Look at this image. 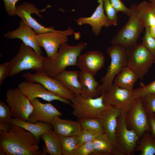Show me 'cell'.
<instances>
[{"label": "cell", "instance_id": "cell-20", "mask_svg": "<svg viewBox=\"0 0 155 155\" xmlns=\"http://www.w3.org/2000/svg\"><path fill=\"white\" fill-rule=\"evenodd\" d=\"M121 113L119 108L108 106L102 111L98 118L104 129L105 133L118 150L115 134L118 118Z\"/></svg>", "mask_w": 155, "mask_h": 155}, {"label": "cell", "instance_id": "cell-32", "mask_svg": "<svg viewBox=\"0 0 155 155\" xmlns=\"http://www.w3.org/2000/svg\"><path fill=\"white\" fill-rule=\"evenodd\" d=\"M132 93L135 99L142 98L149 94H155V80L146 85H144L141 82L140 86L133 89Z\"/></svg>", "mask_w": 155, "mask_h": 155}, {"label": "cell", "instance_id": "cell-3", "mask_svg": "<svg viewBox=\"0 0 155 155\" xmlns=\"http://www.w3.org/2000/svg\"><path fill=\"white\" fill-rule=\"evenodd\" d=\"M44 57L22 42L18 53L9 61V76H13L26 70L42 71Z\"/></svg>", "mask_w": 155, "mask_h": 155}, {"label": "cell", "instance_id": "cell-39", "mask_svg": "<svg viewBox=\"0 0 155 155\" xmlns=\"http://www.w3.org/2000/svg\"><path fill=\"white\" fill-rule=\"evenodd\" d=\"M110 2L117 12L121 11L130 17L134 12L132 5L130 8L126 7L121 0H110Z\"/></svg>", "mask_w": 155, "mask_h": 155}, {"label": "cell", "instance_id": "cell-41", "mask_svg": "<svg viewBox=\"0 0 155 155\" xmlns=\"http://www.w3.org/2000/svg\"><path fill=\"white\" fill-rule=\"evenodd\" d=\"M10 63L6 62L0 65V85H1L4 80L9 76Z\"/></svg>", "mask_w": 155, "mask_h": 155}, {"label": "cell", "instance_id": "cell-40", "mask_svg": "<svg viewBox=\"0 0 155 155\" xmlns=\"http://www.w3.org/2000/svg\"><path fill=\"white\" fill-rule=\"evenodd\" d=\"M20 0H3L5 11L9 16H13L16 15V3Z\"/></svg>", "mask_w": 155, "mask_h": 155}, {"label": "cell", "instance_id": "cell-17", "mask_svg": "<svg viewBox=\"0 0 155 155\" xmlns=\"http://www.w3.org/2000/svg\"><path fill=\"white\" fill-rule=\"evenodd\" d=\"M37 34L32 29L22 21L16 30L8 32L4 34L6 38L20 39L25 44L32 48L39 55H41V48L38 43Z\"/></svg>", "mask_w": 155, "mask_h": 155}, {"label": "cell", "instance_id": "cell-26", "mask_svg": "<svg viewBox=\"0 0 155 155\" xmlns=\"http://www.w3.org/2000/svg\"><path fill=\"white\" fill-rule=\"evenodd\" d=\"M11 124L18 126L29 131L39 141L41 134L53 128L51 124L41 121L31 123L14 118L12 119Z\"/></svg>", "mask_w": 155, "mask_h": 155}, {"label": "cell", "instance_id": "cell-15", "mask_svg": "<svg viewBox=\"0 0 155 155\" xmlns=\"http://www.w3.org/2000/svg\"><path fill=\"white\" fill-rule=\"evenodd\" d=\"M18 88L30 100L39 98L49 102L57 100L70 105L71 104L69 100L55 94L38 83L22 81L19 84Z\"/></svg>", "mask_w": 155, "mask_h": 155}, {"label": "cell", "instance_id": "cell-13", "mask_svg": "<svg viewBox=\"0 0 155 155\" xmlns=\"http://www.w3.org/2000/svg\"><path fill=\"white\" fill-rule=\"evenodd\" d=\"M102 95L105 104L118 108L125 113L131 108L135 99L132 90L122 89L113 84Z\"/></svg>", "mask_w": 155, "mask_h": 155}, {"label": "cell", "instance_id": "cell-25", "mask_svg": "<svg viewBox=\"0 0 155 155\" xmlns=\"http://www.w3.org/2000/svg\"><path fill=\"white\" fill-rule=\"evenodd\" d=\"M79 72L76 70H65L52 77L60 82L75 95L80 94L81 86L79 80Z\"/></svg>", "mask_w": 155, "mask_h": 155}, {"label": "cell", "instance_id": "cell-12", "mask_svg": "<svg viewBox=\"0 0 155 155\" xmlns=\"http://www.w3.org/2000/svg\"><path fill=\"white\" fill-rule=\"evenodd\" d=\"M125 119L128 129L133 131L140 137L145 131L150 132L147 115L141 98L135 99L131 108L126 113Z\"/></svg>", "mask_w": 155, "mask_h": 155}, {"label": "cell", "instance_id": "cell-24", "mask_svg": "<svg viewBox=\"0 0 155 155\" xmlns=\"http://www.w3.org/2000/svg\"><path fill=\"white\" fill-rule=\"evenodd\" d=\"M40 138L44 142L42 155H62L61 144L58 135L52 129L41 134Z\"/></svg>", "mask_w": 155, "mask_h": 155}, {"label": "cell", "instance_id": "cell-19", "mask_svg": "<svg viewBox=\"0 0 155 155\" xmlns=\"http://www.w3.org/2000/svg\"><path fill=\"white\" fill-rule=\"evenodd\" d=\"M97 2L99 5L90 17H80L76 20L77 23L80 25H90L92 32L96 36L99 34L103 26L108 27L112 25L104 13L103 0H98Z\"/></svg>", "mask_w": 155, "mask_h": 155}, {"label": "cell", "instance_id": "cell-14", "mask_svg": "<svg viewBox=\"0 0 155 155\" xmlns=\"http://www.w3.org/2000/svg\"><path fill=\"white\" fill-rule=\"evenodd\" d=\"M45 9L44 8L39 10L33 4L25 2L16 5V13L24 23L33 29L38 34L55 30L53 26L46 27L41 25L32 16V14L34 13L39 18H42L43 16L39 13L45 11Z\"/></svg>", "mask_w": 155, "mask_h": 155}, {"label": "cell", "instance_id": "cell-37", "mask_svg": "<svg viewBox=\"0 0 155 155\" xmlns=\"http://www.w3.org/2000/svg\"><path fill=\"white\" fill-rule=\"evenodd\" d=\"M100 133L92 130L82 129L80 133L77 135L79 145L84 143L92 141Z\"/></svg>", "mask_w": 155, "mask_h": 155}, {"label": "cell", "instance_id": "cell-30", "mask_svg": "<svg viewBox=\"0 0 155 155\" xmlns=\"http://www.w3.org/2000/svg\"><path fill=\"white\" fill-rule=\"evenodd\" d=\"M63 155H74L79 146L77 135L70 136L58 135Z\"/></svg>", "mask_w": 155, "mask_h": 155}, {"label": "cell", "instance_id": "cell-8", "mask_svg": "<svg viewBox=\"0 0 155 155\" xmlns=\"http://www.w3.org/2000/svg\"><path fill=\"white\" fill-rule=\"evenodd\" d=\"M125 114L121 112L118 117L115 131V141L117 149L122 155H131L136 150L140 137L133 131L127 127Z\"/></svg>", "mask_w": 155, "mask_h": 155}, {"label": "cell", "instance_id": "cell-5", "mask_svg": "<svg viewBox=\"0 0 155 155\" xmlns=\"http://www.w3.org/2000/svg\"><path fill=\"white\" fill-rule=\"evenodd\" d=\"M127 66L138 78L143 80L145 75L155 61L154 57L142 44L137 43L126 48Z\"/></svg>", "mask_w": 155, "mask_h": 155}, {"label": "cell", "instance_id": "cell-33", "mask_svg": "<svg viewBox=\"0 0 155 155\" xmlns=\"http://www.w3.org/2000/svg\"><path fill=\"white\" fill-rule=\"evenodd\" d=\"M12 115L10 107L2 100L0 101V124L11 125Z\"/></svg>", "mask_w": 155, "mask_h": 155}, {"label": "cell", "instance_id": "cell-16", "mask_svg": "<svg viewBox=\"0 0 155 155\" xmlns=\"http://www.w3.org/2000/svg\"><path fill=\"white\" fill-rule=\"evenodd\" d=\"M30 101L33 107V110L27 121L29 123H34L41 121L51 124L55 117L62 115V113L50 103H42L36 98Z\"/></svg>", "mask_w": 155, "mask_h": 155}, {"label": "cell", "instance_id": "cell-46", "mask_svg": "<svg viewBox=\"0 0 155 155\" xmlns=\"http://www.w3.org/2000/svg\"><path fill=\"white\" fill-rule=\"evenodd\" d=\"M154 64H155V62H154Z\"/></svg>", "mask_w": 155, "mask_h": 155}, {"label": "cell", "instance_id": "cell-21", "mask_svg": "<svg viewBox=\"0 0 155 155\" xmlns=\"http://www.w3.org/2000/svg\"><path fill=\"white\" fill-rule=\"evenodd\" d=\"M59 117H55L51 123L54 130L58 135L66 136L77 135L82 130L78 121L61 119Z\"/></svg>", "mask_w": 155, "mask_h": 155}, {"label": "cell", "instance_id": "cell-18", "mask_svg": "<svg viewBox=\"0 0 155 155\" xmlns=\"http://www.w3.org/2000/svg\"><path fill=\"white\" fill-rule=\"evenodd\" d=\"M105 60V57L101 52L90 51L80 55L77 60V65L81 71L94 75L103 67Z\"/></svg>", "mask_w": 155, "mask_h": 155}, {"label": "cell", "instance_id": "cell-31", "mask_svg": "<svg viewBox=\"0 0 155 155\" xmlns=\"http://www.w3.org/2000/svg\"><path fill=\"white\" fill-rule=\"evenodd\" d=\"M82 129H90L100 133H105L104 129L98 118H89L78 119Z\"/></svg>", "mask_w": 155, "mask_h": 155}, {"label": "cell", "instance_id": "cell-7", "mask_svg": "<svg viewBox=\"0 0 155 155\" xmlns=\"http://www.w3.org/2000/svg\"><path fill=\"white\" fill-rule=\"evenodd\" d=\"M71 101L73 114L79 119L99 118L102 111L108 106L104 103L102 95L95 98L75 95Z\"/></svg>", "mask_w": 155, "mask_h": 155}, {"label": "cell", "instance_id": "cell-45", "mask_svg": "<svg viewBox=\"0 0 155 155\" xmlns=\"http://www.w3.org/2000/svg\"><path fill=\"white\" fill-rule=\"evenodd\" d=\"M150 3H152L155 7V0H150Z\"/></svg>", "mask_w": 155, "mask_h": 155}, {"label": "cell", "instance_id": "cell-44", "mask_svg": "<svg viewBox=\"0 0 155 155\" xmlns=\"http://www.w3.org/2000/svg\"><path fill=\"white\" fill-rule=\"evenodd\" d=\"M149 28L150 34L155 38V25L149 27Z\"/></svg>", "mask_w": 155, "mask_h": 155}, {"label": "cell", "instance_id": "cell-28", "mask_svg": "<svg viewBox=\"0 0 155 155\" xmlns=\"http://www.w3.org/2000/svg\"><path fill=\"white\" fill-rule=\"evenodd\" d=\"M138 16L145 28L155 25V7L151 3L143 1L137 5Z\"/></svg>", "mask_w": 155, "mask_h": 155}, {"label": "cell", "instance_id": "cell-27", "mask_svg": "<svg viewBox=\"0 0 155 155\" xmlns=\"http://www.w3.org/2000/svg\"><path fill=\"white\" fill-rule=\"evenodd\" d=\"M138 79L133 70L126 66L123 67L115 78L113 84L121 88L132 90L135 83Z\"/></svg>", "mask_w": 155, "mask_h": 155}, {"label": "cell", "instance_id": "cell-9", "mask_svg": "<svg viewBox=\"0 0 155 155\" xmlns=\"http://www.w3.org/2000/svg\"><path fill=\"white\" fill-rule=\"evenodd\" d=\"M6 102L13 118L27 121L33 110L30 100L18 87L8 90Z\"/></svg>", "mask_w": 155, "mask_h": 155}, {"label": "cell", "instance_id": "cell-29", "mask_svg": "<svg viewBox=\"0 0 155 155\" xmlns=\"http://www.w3.org/2000/svg\"><path fill=\"white\" fill-rule=\"evenodd\" d=\"M136 150L140 155H154L155 154V139L150 133L144 132L140 137Z\"/></svg>", "mask_w": 155, "mask_h": 155}, {"label": "cell", "instance_id": "cell-6", "mask_svg": "<svg viewBox=\"0 0 155 155\" xmlns=\"http://www.w3.org/2000/svg\"><path fill=\"white\" fill-rule=\"evenodd\" d=\"M134 12L129 17V20L124 26L112 38L111 41L112 44H117L127 48L135 45L137 41L145 28L140 20L137 14V5H132Z\"/></svg>", "mask_w": 155, "mask_h": 155}, {"label": "cell", "instance_id": "cell-23", "mask_svg": "<svg viewBox=\"0 0 155 155\" xmlns=\"http://www.w3.org/2000/svg\"><path fill=\"white\" fill-rule=\"evenodd\" d=\"M94 155H121L105 133H100L92 141Z\"/></svg>", "mask_w": 155, "mask_h": 155}, {"label": "cell", "instance_id": "cell-34", "mask_svg": "<svg viewBox=\"0 0 155 155\" xmlns=\"http://www.w3.org/2000/svg\"><path fill=\"white\" fill-rule=\"evenodd\" d=\"M145 28V33L142 38V43L155 57V38L150 34L149 27H146Z\"/></svg>", "mask_w": 155, "mask_h": 155}, {"label": "cell", "instance_id": "cell-43", "mask_svg": "<svg viewBox=\"0 0 155 155\" xmlns=\"http://www.w3.org/2000/svg\"><path fill=\"white\" fill-rule=\"evenodd\" d=\"M11 125L0 124V131L6 132L10 129Z\"/></svg>", "mask_w": 155, "mask_h": 155}, {"label": "cell", "instance_id": "cell-4", "mask_svg": "<svg viewBox=\"0 0 155 155\" xmlns=\"http://www.w3.org/2000/svg\"><path fill=\"white\" fill-rule=\"evenodd\" d=\"M106 52L111 58L110 64L105 75L100 80L102 82L98 88V96L102 95L113 84L116 76L124 67L127 66V57L126 48L117 44L108 47Z\"/></svg>", "mask_w": 155, "mask_h": 155}, {"label": "cell", "instance_id": "cell-11", "mask_svg": "<svg viewBox=\"0 0 155 155\" xmlns=\"http://www.w3.org/2000/svg\"><path fill=\"white\" fill-rule=\"evenodd\" d=\"M23 76L26 81L41 84L47 90L55 94L71 100L75 95L60 82L49 76L42 71H36L34 73H24Z\"/></svg>", "mask_w": 155, "mask_h": 155}, {"label": "cell", "instance_id": "cell-42", "mask_svg": "<svg viewBox=\"0 0 155 155\" xmlns=\"http://www.w3.org/2000/svg\"><path fill=\"white\" fill-rule=\"evenodd\" d=\"M147 117L150 129V133L155 139V113L147 115Z\"/></svg>", "mask_w": 155, "mask_h": 155}, {"label": "cell", "instance_id": "cell-22", "mask_svg": "<svg viewBox=\"0 0 155 155\" xmlns=\"http://www.w3.org/2000/svg\"><path fill=\"white\" fill-rule=\"evenodd\" d=\"M94 75L86 71L79 72V80L81 86L80 94L85 98L99 97L98 88L99 84L95 80Z\"/></svg>", "mask_w": 155, "mask_h": 155}, {"label": "cell", "instance_id": "cell-10", "mask_svg": "<svg viewBox=\"0 0 155 155\" xmlns=\"http://www.w3.org/2000/svg\"><path fill=\"white\" fill-rule=\"evenodd\" d=\"M73 34L74 30L69 26L65 30H55L38 34L37 38L40 47L45 49L47 57L53 58L57 54L60 46L67 42L68 36Z\"/></svg>", "mask_w": 155, "mask_h": 155}, {"label": "cell", "instance_id": "cell-38", "mask_svg": "<svg viewBox=\"0 0 155 155\" xmlns=\"http://www.w3.org/2000/svg\"><path fill=\"white\" fill-rule=\"evenodd\" d=\"M92 141L83 143L77 148L74 155H94Z\"/></svg>", "mask_w": 155, "mask_h": 155}, {"label": "cell", "instance_id": "cell-2", "mask_svg": "<svg viewBox=\"0 0 155 155\" xmlns=\"http://www.w3.org/2000/svg\"><path fill=\"white\" fill-rule=\"evenodd\" d=\"M87 46V43L83 42L73 46L67 42L61 45L53 58L44 57L42 71L47 75L54 77L65 70L67 67L77 65L79 56Z\"/></svg>", "mask_w": 155, "mask_h": 155}, {"label": "cell", "instance_id": "cell-35", "mask_svg": "<svg viewBox=\"0 0 155 155\" xmlns=\"http://www.w3.org/2000/svg\"><path fill=\"white\" fill-rule=\"evenodd\" d=\"M103 6L106 15L109 21L112 25L117 26V12L112 5L110 0H103Z\"/></svg>", "mask_w": 155, "mask_h": 155}, {"label": "cell", "instance_id": "cell-36", "mask_svg": "<svg viewBox=\"0 0 155 155\" xmlns=\"http://www.w3.org/2000/svg\"><path fill=\"white\" fill-rule=\"evenodd\" d=\"M144 108L147 115L155 113V94L141 98Z\"/></svg>", "mask_w": 155, "mask_h": 155}, {"label": "cell", "instance_id": "cell-1", "mask_svg": "<svg viewBox=\"0 0 155 155\" xmlns=\"http://www.w3.org/2000/svg\"><path fill=\"white\" fill-rule=\"evenodd\" d=\"M40 141L30 132L11 125L6 132L0 131V155H40Z\"/></svg>", "mask_w": 155, "mask_h": 155}]
</instances>
